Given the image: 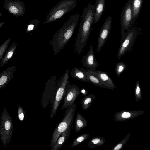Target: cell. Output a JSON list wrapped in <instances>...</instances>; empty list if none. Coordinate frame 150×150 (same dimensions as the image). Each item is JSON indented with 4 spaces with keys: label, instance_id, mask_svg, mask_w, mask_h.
Masks as SVG:
<instances>
[{
    "label": "cell",
    "instance_id": "obj_17",
    "mask_svg": "<svg viewBox=\"0 0 150 150\" xmlns=\"http://www.w3.org/2000/svg\"><path fill=\"white\" fill-rule=\"evenodd\" d=\"M72 125L68 127L59 137L51 150H58L63 146L69 138L70 133Z\"/></svg>",
    "mask_w": 150,
    "mask_h": 150
},
{
    "label": "cell",
    "instance_id": "obj_20",
    "mask_svg": "<svg viewBox=\"0 0 150 150\" xmlns=\"http://www.w3.org/2000/svg\"><path fill=\"white\" fill-rule=\"evenodd\" d=\"M143 0H132V25L138 18L140 12Z\"/></svg>",
    "mask_w": 150,
    "mask_h": 150
},
{
    "label": "cell",
    "instance_id": "obj_2",
    "mask_svg": "<svg viewBox=\"0 0 150 150\" xmlns=\"http://www.w3.org/2000/svg\"><path fill=\"white\" fill-rule=\"evenodd\" d=\"M79 17L78 13L72 16L53 36L50 44L54 55L63 49L69 41L77 25Z\"/></svg>",
    "mask_w": 150,
    "mask_h": 150
},
{
    "label": "cell",
    "instance_id": "obj_28",
    "mask_svg": "<svg viewBox=\"0 0 150 150\" xmlns=\"http://www.w3.org/2000/svg\"><path fill=\"white\" fill-rule=\"evenodd\" d=\"M134 95L136 101L142 100L141 95V88L139 81H137L136 82L134 90Z\"/></svg>",
    "mask_w": 150,
    "mask_h": 150
},
{
    "label": "cell",
    "instance_id": "obj_29",
    "mask_svg": "<svg viewBox=\"0 0 150 150\" xmlns=\"http://www.w3.org/2000/svg\"><path fill=\"white\" fill-rule=\"evenodd\" d=\"M131 134V133H129L120 142L115 145L111 150H120L122 149L129 139Z\"/></svg>",
    "mask_w": 150,
    "mask_h": 150
},
{
    "label": "cell",
    "instance_id": "obj_25",
    "mask_svg": "<svg viewBox=\"0 0 150 150\" xmlns=\"http://www.w3.org/2000/svg\"><path fill=\"white\" fill-rule=\"evenodd\" d=\"M89 136V134L86 133L77 137L74 140L71 146L74 147L80 144L87 139Z\"/></svg>",
    "mask_w": 150,
    "mask_h": 150
},
{
    "label": "cell",
    "instance_id": "obj_30",
    "mask_svg": "<svg viewBox=\"0 0 150 150\" xmlns=\"http://www.w3.org/2000/svg\"><path fill=\"white\" fill-rule=\"evenodd\" d=\"M126 67L125 64L122 62L117 63L115 66V71L117 76L119 77Z\"/></svg>",
    "mask_w": 150,
    "mask_h": 150
},
{
    "label": "cell",
    "instance_id": "obj_26",
    "mask_svg": "<svg viewBox=\"0 0 150 150\" xmlns=\"http://www.w3.org/2000/svg\"><path fill=\"white\" fill-rule=\"evenodd\" d=\"M40 22V21L36 19L30 21L27 27L26 32H30L35 30Z\"/></svg>",
    "mask_w": 150,
    "mask_h": 150
},
{
    "label": "cell",
    "instance_id": "obj_15",
    "mask_svg": "<svg viewBox=\"0 0 150 150\" xmlns=\"http://www.w3.org/2000/svg\"><path fill=\"white\" fill-rule=\"evenodd\" d=\"M84 71L87 79L89 82L99 87L108 88L107 87L103 85L100 80L98 74L95 70L90 69H84Z\"/></svg>",
    "mask_w": 150,
    "mask_h": 150
},
{
    "label": "cell",
    "instance_id": "obj_13",
    "mask_svg": "<svg viewBox=\"0 0 150 150\" xmlns=\"http://www.w3.org/2000/svg\"><path fill=\"white\" fill-rule=\"evenodd\" d=\"M145 112V111L142 110H123L115 114L114 120L117 122L128 120L141 115Z\"/></svg>",
    "mask_w": 150,
    "mask_h": 150
},
{
    "label": "cell",
    "instance_id": "obj_33",
    "mask_svg": "<svg viewBox=\"0 0 150 150\" xmlns=\"http://www.w3.org/2000/svg\"><path fill=\"white\" fill-rule=\"evenodd\" d=\"M4 22H1L0 23V28L4 24Z\"/></svg>",
    "mask_w": 150,
    "mask_h": 150
},
{
    "label": "cell",
    "instance_id": "obj_7",
    "mask_svg": "<svg viewBox=\"0 0 150 150\" xmlns=\"http://www.w3.org/2000/svg\"><path fill=\"white\" fill-rule=\"evenodd\" d=\"M121 34V41L117 55L119 59L131 49L137 35V31L134 28L127 32L124 31Z\"/></svg>",
    "mask_w": 150,
    "mask_h": 150
},
{
    "label": "cell",
    "instance_id": "obj_5",
    "mask_svg": "<svg viewBox=\"0 0 150 150\" xmlns=\"http://www.w3.org/2000/svg\"><path fill=\"white\" fill-rule=\"evenodd\" d=\"M13 127L12 119L4 108L1 115L0 122V139L3 146H6L11 141Z\"/></svg>",
    "mask_w": 150,
    "mask_h": 150
},
{
    "label": "cell",
    "instance_id": "obj_24",
    "mask_svg": "<svg viewBox=\"0 0 150 150\" xmlns=\"http://www.w3.org/2000/svg\"><path fill=\"white\" fill-rule=\"evenodd\" d=\"M96 96L93 94H92L88 96H85L82 99L81 103L84 110H86L89 108Z\"/></svg>",
    "mask_w": 150,
    "mask_h": 150
},
{
    "label": "cell",
    "instance_id": "obj_21",
    "mask_svg": "<svg viewBox=\"0 0 150 150\" xmlns=\"http://www.w3.org/2000/svg\"><path fill=\"white\" fill-rule=\"evenodd\" d=\"M70 74L73 78L83 81L89 82L85 74L84 69L83 68L75 67L72 69Z\"/></svg>",
    "mask_w": 150,
    "mask_h": 150
},
{
    "label": "cell",
    "instance_id": "obj_12",
    "mask_svg": "<svg viewBox=\"0 0 150 150\" xmlns=\"http://www.w3.org/2000/svg\"><path fill=\"white\" fill-rule=\"evenodd\" d=\"M81 63L87 69L92 70H95L99 65V63H97L95 58L92 44L87 54L83 58Z\"/></svg>",
    "mask_w": 150,
    "mask_h": 150
},
{
    "label": "cell",
    "instance_id": "obj_10",
    "mask_svg": "<svg viewBox=\"0 0 150 150\" xmlns=\"http://www.w3.org/2000/svg\"><path fill=\"white\" fill-rule=\"evenodd\" d=\"M4 8L10 13L15 17L23 16L25 12L23 2L19 0H5Z\"/></svg>",
    "mask_w": 150,
    "mask_h": 150
},
{
    "label": "cell",
    "instance_id": "obj_4",
    "mask_svg": "<svg viewBox=\"0 0 150 150\" xmlns=\"http://www.w3.org/2000/svg\"><path fill=\"white\" fill-rule=\"evenodd\" d=\"M76 104L74 103L65 110L64 116L62 120L56 126L53 133L51 143L50 149L54 145L57 139L68 127L72 125Z\"/></svg>",
    "mask_w": 150,
    "mask_h": 150
},
{
    "label": "cell",
    "instance_id": "obj_3",
    "mask_svg": "<svg viewBox=\"0 0 150 150\" xmlns=\"http://www.w3.org/2000/svg\"><path fill=\"white\" fill-rule=\"evenodd\" d=\"M76 5V0H62L52 8L47 16L44 24L59 19L73 9Z\"/></svg>",
    "mask_w": 150,
    "mask_h": 150
},
{
    "label": "cell",
    "instance_id": "obj_16",
    "mask_svg": "<svg viewBox=\"0 0 150 150\" xmlns=\"http://www.w3.org/2000/svg\"><path fill=\"white\" fill-rule=\"evenodd\" d=\"M105 6V0H96L94 5L93 22L97 23L103 13Z\"/></svg>",
    "mask_w": 150,
    "mask_h": 150
},
{
    "label": "cell",
    "instance_id": "obj_1",
    "mask_svg": "<svg viewBox=\"0 0 150 150\" xmlns=\"http://www.w3.org/2000/svg\"><path fill=\"white\" fill-rule=\"evenodd\" d=\"M94 5L89 4L84 9L74 46V53L83 51L89 36L94 21Z\"/></svg>",
    "mask_w": 150,
    "mask_h": 150
},
{
    "label": "cell",
    "instance_id": "obj_23",
    "mask_svg": "<svg viewBox=\"0 0 150 150\" xmlns=\"http://www.w3.org/2000/svg\"><path fill=\"white\" fill-rule=\"evenodd\" d=\"M105 140V139L103 137L96 136L93 137L87 144L90 148H94L102 145Z\"/></svg>",
    "mask_w": 150,
    "mask_h": 150
},
{
    "label": "cell",
    "instance_id": "obj_18",
    "mask_svg": "<svg viewBox=\"0 0 150 150\" xmlns=\"http://www.w3.org/2000/svg\"><path fill=\"white\" fill-rule=\"evenodd\" d=\"M102 84L107 87L108 89L113 90L116 88L114 83L107 72L99 70L96 71Z\"/></svg>",
    "mask_w": 150,
    "mask_h": 150
},
{
    "label": "cell",
    "instance_id": "obj_22",
    "mask_svg": "<svg viewBox=\"0 0 150 150\" xmlns=\"http://www.w3.org/2000/svg\"><path fill=\"white\" fill-rule=\"evenodd\" d=\"M87 125V123L85 119L79 112L76 115L75 121V130L76 132L80 131Z\"/></svg>",
    "mask_w": 150,
    "mask_h": 150
},
{
    "label": "cell",
    "instance_id": "obj_31",
    "mask_svg": "<svg viewBox=\"0 0 150 150\" xmlns=\"http://www.w3.org/2000/svg\"><path fill=\"white\" fill-rule=\"evenodd\" d=\"M18 118L21 121H23L24 118L25 112L21 106H19L18 109Z\"/></svg>",
    "mask_w": 150,
    "mask_h": 150
},
{
    "label": "cell",
    "instance_id": "obj_27",
    "mask_svg": "<svg viewBox=\"0 0 150 150\" xmlns=\"http://www.w3.org/2000/svg\"><path fill=\"white\" fill-rule=\"evenodd\" d=\"M10 40L11 38H8L0 46V62L8 48Z\"/></svg>",
    "mask_w": 150,
    "mask_h": 150
},
{
    "label": "cell",
    "instance_id": "obj_8",
    "mask_svg": "<svg viewBox=\"0 0 150 150\" xmlns=\"http://www.w3.org/2000/svg\"><path fill=\"white\" fill-rule=\"evenodd\" d=\"M81 93V90L75 84L69 83L68 81L66 85L64 98L65 97L64 103L61 110L67 108L74 103L77 97Z\"/></svg>",
    "mask_w": 150,
    "mask_h": 150
},
{
    "label": "cell",
    "instance_id": "obj_14",
    "mask_svg": "<svg viewBox=\"0 0 150 150\" xmlns=\"http://www.w3.org/2000/svg\"><path fill=\"white\" fill-rule=\"evenodd\" d=\"M16 70L14 65L8 67L0 74V90L3 88L14 77L13 73Z\"/></svg>",
    "mask_w": 150,
    "mask_h": 150
},
{
    "label": "cell",
    "instance_id": "obj_9",
    "mask_svg": "<svg viewBox=\"0 0 150 150\" xmlns=\"http://www.w3.org/2000/svg\"><path fill=\"white\" fill-rule=\"evenodd\" d=\"M128 0L124 7L121 15V33L129 29L131 26L132 19V2Z\"/></svg>",
    "mask_w": 150,
    "mask_h": 150
},
{
    "label": "cell",
    "instance_id": "obj_32",
    "mask_svg": "<svg viewBox=\"0 0 150 150\" xmlns=\"http://www.w3.org/2000/svg\"><path fill=\"white\" fill-rule=\"evenodd\" d=\"M81 93L84 96H86L88 92V91L86 90L84 88H82L81 90Z\"/></svg>",
    "mask_w": 150,
    "mask_h": 150
},
{
    "label": "cell",
    "instance_id": "obj_34",
    "mask_svg": "<svg viewBox=\"0 0 150 150\" xmlns=\"http://www.w3.org/2000/svg\"><path fill=\"white\" fill-rule=\"evenodd\" d=\"M2 15V14L1 13H0V17Z\"/></svg>",
    "mask_w": 150,
    "mask_h": 150
},
{
    "label": "cell",
    "instance_id": "obj_11",
    "mask_svg": "<svg viewBox=\"0 0 150 150\" xmlns=\"http://www.w3.org/2000/svg\"><path fill=\"white\" fill-rule=\"evenodd\" d=\"M111 17L110 16L105 20L99 33L97 45V50L98 52L100 50L108 38L111 30Z\"/></svg>",
    "mask_w": 150,
    "mask_h": 150
},
{
    "label": "cell",
    "instance_id": "obj_6",
    "mask_svg": "<svg viewBox=\"0 0 150 150\" xmlns=\"http://www.w3.org/2000/svg\"><path fill=\"white\" fill-rule=\"evenodd\" d=\"M69 70L67 69L61 77L57 83V89L54 102L52 105L50 117L52 119L55 115L59 104L64 98L65 88L69 81Z\"/></svg>",
    "mask_w": 150,
    "mask_h": 150
},
{
    "label": "cell",
    "instance_id": "obj_19",
    "mask_svg": "<svg viewBox=\"0 0 150 150\" xmlns=\"http://www.w3.org/2000/svg\"><path fill=\"white\" fill-rule=\"evenodd\" d=\"M17 44L14 42L6 51L4 56L3 57L0 62L1 67H4L12 57L16 48Z\"/></svg>",
    "mask_w": 150,
    "mask_h": 150
}]
</instances>
